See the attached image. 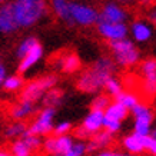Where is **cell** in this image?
Instances as JSON below:
<instances>
[{
  "label": "cell",
  "mask_w": 156,
  "mask_h": 156,
  "mask_svg": "<svg viewBox=\"0 0 156 156\" xmlns=\"http://www.w3.org/2000/svg\"><path fill=\"white\" fill-rule=\"evenodd\" d=\"M73 137L69 135L65 136H55V151H53V156H63L66 152L70 151V147L73 146Z\"/></svg>",
  "instance_id": "44dd1931"
},
{
  "label": "cell",
  "mask_w": 156,
  "mask_h": 156,
  "mask_svg": "<svg viewBox=\"0 0 156 156\" xmlns=\"http://www.w3.org/2000/svg\"><path fill=\"white\" fill-rule=\"evenodd\" d=\"M73 135H75V137H77L79 140H82V142L86 140V139H90V137H92L89 133L86 132L85 129L82 128V126H79L77 129H75V130H73Z\"/></svg>",
  "instance_id": "836d02e7"
},
{
  "label": "cell",
  "mask_w": 156,
  "mask_h": 156,
  "mask_svg": "<svg viewBox=\"0 0 156 156\" xmlns=\"http://www.w3.org/2000/svg\"><path fill=\"white\" fill-rule=\"evenodd\" d=\"M24 86V80L20 75H10L6 77L5 83H3V87L7 92H17V90H22Z\"/></svg>",
  "instance_id": "484cf974"
},
{
  "label": "cell",
  "mask_w": 156,
  "mask_h": 156,
  "mask_svg": "<svg viewBox=\"0 0 156 156\" xmlns=\"http://www.w3.org/2000/svg\"><path fill=\"white\" fill-rule=\"evenodd\" d=\"M56 63H57V67L63 73H75V72H77L82 67L80 57L73 52H67L60 55L57 57Z\"/></svg>",
  "instance_id": "5bb4252c"
},
{
  "label": "cell",
  "mask_w": 156,
  "mask_h": 156,
  "mask_svg": "<svg viewBox=\"0 0 156 156\" xmlns=\"http://www.w3.org/2000/svg\"><path fill=\"white\" fill-rule=\"evenodd\" d=\"M56 115V109L53 108H43L39 112L37 118L33 120V123H30L27 126V133L29 135H34V136H46L49 133L53 132V119Z\"/></svg>",
  "instance_id": "52a82bcc"
},
{
  "label": "cell",
  "mask_w": 156,
  "mask_h": 156,
  "mask_svg": "<svg viewBox=\"0 0 156 156\" xmlns=\"http://www.w3.org/2000/svg\"><path fill=\"white\" fill-rule=\"evenodd\" d=\"M37 43H39V40L34 37V36H27V37H24L23 40L19 43L17 49H16V56L22 60V59H23V57L26 56V55H27V53L30 52Z\"/></svg>",
  "instance_id": "cb8c5ba5"
},
{
  "label": "cell",
  "mask_w": 156,
  "mask_h": 156,
  "mask_svg": "<svg viewBox=\"0 0 156 156\" xmlns=\"http://www.w3.org/2000/svg\"><path fill=\"white\" fill-rule=\"evenodd\" d=\"M135 123H133V133L137 136H149L152 132V122L155 119V113L151 106L145 103H139L130 110Z\"/></svg>",
  "instance_id": "8992f818"
},
{
  "label": "cell",
  "mask_w": 156,
  "mask_h": 156,
  "mask_svg": "<svg viewBox=\"0 0 156 156\" xmlns=\"http://www.w3.org/2000/svg\"><path fill=\"white\" fill-rule=\"evenodd\" d=\"M116 65L110 56L98 57L92 66L87 67L79 75L76 80V87L89 95H98L105 87V83L109 77L115 76L116 73Z\"/></svg>",
  "instance_id": "6da1fadb"
},
{
  "label": "cell",
  "mask_w": 156,
  "mask_h": 156,
  "mask_svg": "<svg viewBox=\"0 0 156 156\" xmlns=\"http://www.w3.org/2000/svg\"><path fill=\"white\" fill-rule=\"evenodd\" d=\"M139 72L142 76V89L146 96H156V59L155 57H147L140 62Z\"/></svg>",
  "instance_id": "ba28073f"
},
{
  "label": "cell",
  "mask_w": 156,
  "mask_h": 156,
  "mask_svg": "<svg viewBox=\"0 0 156 156\" xmlns=\"http://www.w3.org/2000/svg\"><path fill=\"white\" fill-rule=\"evenodd\" d=\"M129 34L133 42L136 43H146L153 36V27L147 20L137 19L133 20L129 26Z\"/></svg>",
  "instance_id": "8fae6325"
},
{
  "label": "cell",
  "mask_w": 156,
  "mask_h": 156,
  "mask_svg": "<svg viewBox=\"0 0 156 156\" xmlns=\"http://www.w3.org/2000/svg\"><path fill=\"white\" fill-rule=\"evenodd\" d=\"M109 50L112 53L110 57L113 59L115 65L123 69H130L140 62V50L129 37L119 42H110Z\"/></svg>",
  "instance_id": "3957f363"
},
{
  "label": "cell",
  "mask_w": 156,
  "mask_h": 156,
  "mask_svg": "<svg viewBox=\"0 0 156 156\" xmlns=\"http://www.w3.org/2000/svg\"><path fill=\"white\" fill-rule=\"evenodd\" d=\"M103 89L106 90V95H109L110 98H116V96L120 95L123 92V85L118 77L112 76V77H109L108 80H106Z\"/></svg>",
  "instance_id": "d4e9b609"
},
{
  "label": "cell",
  "mask_w": 156,
  "mask_h": 156,
  "mask_svg": "<svg viewBox=\"0 0 156 156\" xmlns=\"http://www.w3.org/2000/svg\"><path fill=\"white\" fill-rule=\"evenodd\" d=\"M129 113H130V110H128L125 106H122L118 102H112L109 105V108L105 110V116L106 118L115 119V120H119V122H123L129 116Z\"/></svg>",
  "instance_id": "d6986e66"
},
{
  "label": "cell",
  "mask_w": 156,
  "mask_h": 156,
  "mask_svg": "<svg viewBox=\"0 0 156 156\" xmlns=\"http://www.w3.org/2000/svg\"><path fill=\"white\" fill-rule=\"evenodd\" d=\"M115 2H116L118 5H120V6H123V7H125V6H130V5H133V3H135L136 0H115Z\"/></svg>",
  "instance_id": "74e56055"
},
{
  "label": "cell",
  "mask_w": 156,
  "mask_h": 156,
  "mask_svg": "<svg viewBox=\"0 0 156 156\" xmlns=\"http://www.w3.org/2000/svg\"><path fill=\"white\" fill-rule=\"evenodd\" d=\"M72 130V123L67 122V120H63V122L57 123L56 126L53 128V133L55 136H65Z\"/></svg>",
  "instance_id": "d6a6232c"
},
{
  "label": "cell",
  "mask_w": 156,
  "mask_h": 156,
  "mask_svg": "<svg viewBox=\"0 0 156 156\" xmlns=\"http://www.w3.org/2000/svg\"><path fill=\"white\" fill-rule=\"evenodd\" d=\"M139 2H140L143 6H151L152 3H155L156 0H139Z\"/></svg>",
  "instance_id": "ab89813d"
},
{
  "label": "cell",
  "mask_w": 156,
  "mask_h": 156,
  "mask_svg": "<svg viewBox=\"0 0 156 156\" xmlns=\"http://www.w3.org/2000/svg\"><path fill=\"white\" fill-rule=\"evenodd\" d=\"M22 140L24 142V145L30 149V151H37V149H40L43 145V140L40 139V136H34V135H29L27 132L23 135V137H20Z\"/></svg>",
  "instance_id": "f1b7e54d"
},
{
  "label": "cell",
  "mask_w": 156,
  "mask_h": 156,
  "mask_svg": "<svg viewBox=\"0 0 156 156\" xmlns=\"http://www.w3.org/2000/svg\"><path fill=\"white\" fill-rule=\"evenodd\" d=\"M129 19L128 10L123 6L118 5L115 0L106 2L99 12V22H108V23H126Z\"/></svg>",
  "instance_id": "30bf717a"
},
{
  "label": "cell",
  "mask_w": 156,
  "mask_h": 156,
  "mask_svg": "<svg viewBox=\"0 0 156 156\" xmlns=\"http://www.w3.org/2000/svg\"><path fill=\"white\" fill-rule=\"evenodd\" d=\"M19 29L16 19H14L12 3H3L0 5V33L12 34Z\"/></svg>",
  "instance_id": "7c38bea8"
},
{
  "label": "cell",
  "mask_w": 156,
  "mask_h": 156,
  "mask_svg": "<svg viewBox=\"0 0 156 156\" xmlns=\"http://www.w3.org/2000/svg\"><path fill=\"white\" fill-rule=\"evenodd\" d=\"M27 132V125L24 122H14L7 126L6 129V136L10 139H16V137H23V135Z\"/></svg>",
  "instance_id": "4316f807"
},
{
  "label": "cell",
  "mask_w": 156,
  "mask_h": 156,
  "mask_svg": "<svg viewBox=\"0 0 156 156\" xmlns=\"http://www.w3.org/2000/svg\"><path fill=\"white\" fill-rule=\"evenodd\" d=\"M0 156H13V155L9 153V152H6V151H0Z\"/></svg>",
  "instance_id": "60d3db41"
},
{
  "label": "cell",
  "mask_w": 156,
  "mask_h": 156,
  "mask_svg": "<svg viewBox=\"0 0 156 156\" xmlns=\"http://www.w3.org/2000/svg\"><path fill=\"white\" fill-rule=\"evenodd\" d=\"M12 155L13 156H30L32 155V151L24 145V142L22 139H17L12 145Z\"/></svg>",
  "instance_id": "f546056e"
},
{
  "label": "cell",
  "mask_w": 156,
  "mask_h": 156,
  "mask_svg": "<svg viewBox=\"0 0 156 156\" xmlns=\"http://www.w3.org/2000/svg\"><path fill=\"white\" fill-rule=\"evenodd\" d=\"M12 9L19 27H32L48 16V0H13Z\"/></svg>",
  "instance_id": "7a4b0ae2"
},
{
  "label": "cell",
  "mask_w": 156,
  "mask_h": 156,
  "mask_svg": "<svg viewBox=\"0 0 156 156\" xmlns=\"http://www.w3.org/2000/svg\"><path fill=\"white\" fill-rule=\"evenodd\" d=\"M6 77H7V70H6V67L0 63V86H3Z\"/></svg>",
  "instance_id": "8d00e7d4"
},
{
  "label": "cell",
  "mask_w": 156,
  "mask_h": 156,
  "mask_svg": "<svg viewBox=\"0 0 156 156\" xmlns=\"http://www.w3.org/2000/svg\"><path fill=\"white\" fill-rule=\"evenodd\" d=\"M3 3H7V0H0V5H3Z\"/></svg>",
  "instance_id": "7bdbcfd3"
},
{
  "label": "cell",
  "mask_w": 156,
  "mask_h": 156,
  "mask_svg": "<svg viewBox=\"0 0 156 156\" xmlns=\"http://www.w3.org/2000/svg\"><path fill=\"white\" fill-rule=\"evenodd\" d=\"M50 7L53 13L56 14L60 20L72 26L70 23V14H69V7H70V0H50Z\"/></svg>",
  "instance_id": "ac0fdd59"
},
{
  "label": "cell",
  "mask_w": 156,
  "mask_h": 156,
  "mask_svg": "<svg viewBox=\"0 0 156 156\" xmlns=\"http://www.w3.org/2000/svg\"><path fill=\"white\" fill-rule=\"evenodd\" d=\"M42 57H43V48L40 43H37V44L20 60L19 72L20 73H26V72L30 70L34 65H37L39 62L42 60Z\"/></svg>",
  "instance_id": "2e32d148"
},
{
  "label": "cell",
  "mask_w": 156,
  "mask_h": 156,
  "mask_svg": "<svg viewBox=\"0 0 156 156\" xmlns=\"http://www.w3.org/2000/svg\"><path fill=\"white\" fill-rule=\"evenodd\" d=\"M63 96H65L63 90L57 89V87L50 89L46 95L43 96V99H42L43 100V105H44V108L56 109V106H59V105L63 102Z\"/></svg>",
  "instance_id": "7402d4cb"
},
{
  "label": "cell",
  "mask_w": 156,
  "mask_h": 156,
  "mask_svg": "<svg viewBox=\"0 0 156 156\" xmlns=\"http://www.w3.org/2000/svg\"><path fill=\"white\" fill-rule=\"evenodd\" d=\"M147 151L151 152L152 155H155V156H156V140H153V142H152V145L149 146V149H147Z\"/></svg>",
  "instance_id": "f35d334b"
},
{
  "label": "cell",
  "mask_w": 156,
  "mask_h": 156,
  "mask_svg": "<svg viewBox=\"0 0 156 156\" xmlns=\"http://www.w3.org/2000/svg\"><path fill=\"white\" fill-rule=\"evenodd\" d=\"M99 156H135V155H129V153H120V152H115V151H103L100 152Z\"/></svg>",
  "instance_id": "e575fe53"
},
{
  "label": "cell",
  "mask_w": 156,
  "mask_h": 156,
  "mask_svg": "<svg viewBox=\"0 0 156 156\" xmlns=\"http://www.w3.org/2000/svg\"><path fill=\"white\" fill-rule=\"evenodd\" d=\"M86 143L79 140V142H75L73 143V146L70 147V151L66 152L63 156H85L86 153Z\"/></svg>",
  "instance_id": "1f68e13d"
},
{
  "label": "cell",
  "mask_w": 156,
  "mask_h": 156,
  "mask_svg": "<svg viewBox=\"0 0 156 156\" xmlns=\"http://www.w3.org/2000/svg\"><path fill=\"white\" fill-rule=\"evenodd\" d=\"M113 142V135H110L106 130H100L96 135L89 139V143H86V151L87 152H95L99 149H105Z\"/></svg>",
  "instance_id": "e0dca14e"
},
{
  "label": "cell",
  "mask_w": 156,
  "mask_h": 156,
  "mask_svg": "<svg viewBox=\"0 0 156 156\" xmlns=\"http://www.w3.org/2000/svg\"><path fill=\"white\" fill-rule=\"evenodd\" d=\"M110 103H112V98L109 95H106V93H98V95L93 98L90 106H92L93 110H102V112H105V110L109 108Z\"/></svg>",
  "instance_id": "83f0119b"
},
{
  "label": "cell",
  "mask_w": 156,
  "mask_h": 156,
  "mask_svg": "<svg viewBox=\"0 0 156 156\" xmlns=\"http://www.w3.org/2000/svg\"><path fill=\"white\" fill-rule=\"evenodd\" d=\"M103 119H105V112L92 109L89 113L86 115V118L83 119L82 128L85 129L90 136H93V135H96L98 132H100L103 129Z\"/></svg>",
  "instance_id": "4fadbf2b"
},
{
  "label": "cell",
  "mask_w": 156,
  "mask_h": 156,
  "mask_svg": "<svg viewBox=\"0 0 156 156\" xmlns=\"http://www.w3.org/2000/svg\"><path fill=\"white\" fill-rule=\"evenodd\" d=\"M57 80L59 79H57L56 75H46V76L39 77V79H34V80L29 82L27 85H24L23 89H22L20 100L36 103L37 100L43 99V96L46 95L50 89L56 87Z\"/></svg>",
  "instance_id": "277c9868"
},
{
  "label": "cell",
  "mask_w": 156,
  "mask_h": 156,
  "mask_svg": "<svg viewBox=\"0 0 156 156\" xmlns=\"http://www.w3.org/2000/svg\"><path fill=\"white\" fill-rule=\"evenodd\" d=\"M69 14H70L72 26L90 27L98 24L99 22V10L95 6L82 3V2H70Z\"/></svg>",
  "instance_id": "5b68a950"
},
{
  "label": "cell",
  "mask_w": 156,
  "mask_h": 156,
  "mask_svg": "<svg viewBox=\"0 0 156 156\" xmlns=\"http://www.w3.org/2000/svg\"><path fill=\"white\" fill-rule=\"evenodd\" d=\"M147 20H149V23L156 26V7H152L149 10V13H147Z\"/></svg>",
  "instance_id": "d590c367"
},
{
  "label": "cell",
  "mask_w": 156,
  "mask_h": 156,
  "mask_svg": "<svg viewBox=\"0 0 156 156\" xmlns=\"http://www.w3.org/2000/svg\"><path fill=\"white\" fill-rule=\"evenodd\" d=\"M151 136H152V139H153V140H156V129H153V130L151 132Z\"/></svg>",
  "instance_id": "b9f144b4"
},
{
  "label": "cell",
  "mask_w": 156,
  "mask_h": 156,
  "mask_svg": "<svg viewBox=\"0 0 156 156\" xmlns=\"http://www.w3.org/2000/svg\"><path fill=\"white\" fill-rule=\"evenodd\" d=\"M115 102H118V103H120L122 106H125V108L128 109V110H132L136 105L140 103V99H139V96L135 95V93H129V92H125L123 90L120 95H118L116 98H113Z\"/></svg>",
  "instance_id": "603a6c76"
},
{
  "label": "cell",
  "mask_w": 156,
  "mask_h": 156,
  "mask_svg": "<svg viewBox=\"0 0 156 156\" xmlns=\"http://www.w3.org/2000/svg\"><path fill=\"white\" fill-rule=\"evenodd\" d=\"M122 146L129 152V155H137V153H140L143 152L142 143H140V139L137 135L132 133V135H128V136H125L122 139Z\"/></svg>",
  "instance_id": "ffe728a7"
},
{
  "label": "cell",
  "mask_w": 156,
  "mask_h": 156,
  "mask_svg": "<svg viewBox=\"0 0 156 156\" xmlns=\"http://www.w3.org/2000/svg\"><path fill=\"white\" fill-rule=\"evenodd\" d=\"M36 110V105L32 102H26V100H20L19 103L12 106L9 110L10 118H13L16 122H23L24 119L30 118Z\"/></svg>",
  "instance_id": "9a60e30c"
},
{
  "label": "cell",
  "mask_w": 156,
  "mask_h": 156,
  "mask_svg": "<svg viewBox=\"0 0 156 156\" xmlns=\"http://www.w3.org/2000/svg\"><path fill=\"white\" fill-rule=\"evenodd\" d=\"M96 30L100 37L110 42H119L123 39H128L129 26L126 23H108V22H98Z\"/></svg>",
  "instance_id": "9c48e42d"
},
{
  "label": "cell",
  "mask_w": 156,
  "mask_h": 156,
  "mask_svg": "<svg viewBox=\"0 0 156 156\" xmlns=\"http://www.w3.org/2000/svg\"><path fill=\"white\" fill-rule=\"evenodd\" d=\"M122 128V122H119V120H115V119H110V118H106L105 116L103 119V130L109 132L110 135H115V133H118Z\"/></svg>",
  "instance_id": "4dcf8cb0"
}]
</instances>
